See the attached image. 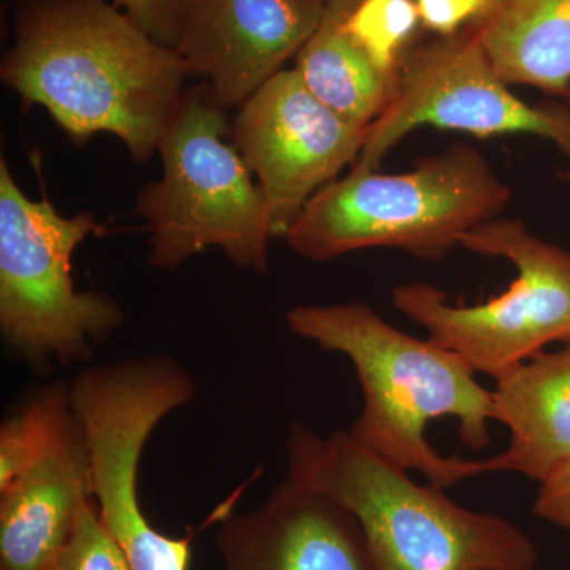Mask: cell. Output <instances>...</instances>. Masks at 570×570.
<instances>
[{"label":"cell","mask_w":570,"mask_h":570,"mask_svg":"<svg viewBox=\"0 0 570 570\" xmlns=\"http://www.w3.org/2000/svg\"><path fill=\"white\" fill-rule=\"evenodd\" d=\"M189 77L174 48L153 40L108 0H18L0 80L40 105L82 145L111 134L149 164Z\"/></svg>","instance_id":"obj_1"},{"label":"cell","mask_w":570,"mask_h":570,"mask_svg":"<svg viewBox=\"0 0 570 570\" xmlns=\"http://www.w3.org/2000/svg\"><path fill=\"white\" fill-rule=\"evenodd\" d=\"M285 324L294 335L351 360L363 407L348 434L362 448L444 490L498 472L493 456L448 459L428 442V423L453 417L466 448L490 444L489 423L497 422L493 392L475 381L455 352L401 332L360 302L298 305L285 314Z\"/></svg>","instance_id":"obj_2"},{"label":"cell","mask_w":570,"mask_h":570,"mask_svg":"<svg viewBox=\"0 0 570 570\" xmlns=\"http://www.w3.org/2000/svg\"><path fill=\"white\" fill-rule=\"evenodd\" d=\"M287 478L313 487L354 517L370 570H535L534 542L513 521L456 504L444 489L362 448L346 430L321 436L294 423Z\"/></svg>","instance_id":"obj_3"},{"label":"cell","mask_w":570,"mask_h":570,"mask_svg":"<svg viewBox=\"0 0 570 570\" xmlns=\"http://www.w3.org/2000/svg\"><path fill=\"white\" fill-rule=\"evenodd\" d=\"M512 195L478 148L453 142L404 174L355 164L313 195L284 239L313 262L373 247L439 262L472 228L498 219Z\"/></svg>","instance_id":"obj_4"},{"label":"cell","mask_w":570,"mask_h":570,"mask_svg":"<svg viewBox=\"0 0 570 570\" xmlns=\"http://www.w3.org/2000/svg\"><path fill=\"white\" fill-rule=\"evenodd\" d=\"M230 135L223 105L206 85L186 89L159 149L164 175L146 184L135 214L149 234V265L181 268L219 247L235 268L265 275L272 216L261 184Z\"/></svg>","instance_id":"obj_5"},{"label":"cell","mask_w":570,"mask_h":570,"mask_svg":"<svg viewBox=\"0 0 570 570\" xmlns=\"http://www.w3.org/2000/svg\"><path fill=\"white\" fill-rule=\"evenodd\" d=\"M92 213L62 216L47 197L32 200L0 160V333L33 370L94 356L126 322L111 295L78 291L75 249L96 234Z\"/></svg>","instance_id":"obj_6"},{"label":"cell","mask_w":570,"mask_h":570,"mask_svg":"<svg viewBox=\"0 0 570 570\" xmlns=\"http://www.w3.org/2000/svg\"><path fill=\"white\" fill-rule=\"evenodd\" d=\"M69 393L91 452L94 502L130 570H189L194 534L171 538L149 523L138 468L156 426L194 400L193 376L171 356L141 355L86 367Z\"/></svg>","instance_id":"obj_7"},{"label":"cell","mask_w":570,"mask_h":570,"mask_svg":"<svg viewBox=\"0 0 570 570\" xmlns=\"http://www.w3.org/2000/svg\"><path fill=\"white\" fill-rule=\"evenodd\" d=\"M461 247L505 258L517 276L504 294L472 306L453 305L433 284L397 285L393 307L423 326L428 340L494 381L570 340V250L531 234L521 219L502 217L472 228Z\"/></svg>","instance_id":"obj_8"},{"label":"cell","mask_w":570,"mask_h":570,"mask_svg":"<svg viewBox=\"0 0 570 570\" xmlns=\"http://www.w3.org/2000/svg\"><path fill=\"white\" fill-rule=\"evenodd\" d=\"M420 127L480 138L534 135L557 146L568 163L562 178L570 183L568 105L561 100L523 102L466 29L411 45L404 52L392 97L367 129L355 164L377 168L397 142Z\"/></svg>","instance_id":"obj_9"},{"label":"cell","mask_w":570,"mask_h":570,"mask_svg":"<svg viewBox=\"0 0 570 570\" xmlns=\"http://www.w3.org/2000/svg\"><path fill=\"white\" fill-rule=\"evenodd\" d=\"M367 129L322 104L294 69L239 107L232 142L264 189L273 238H284L313 195L358 160Z\"/></svg>","instance_id":"obj_10"},{"label":"cell","mask_w":570,"mask_h":570,"mask_svg":"<svg viewBox=\"0 0 570 570\" xmlns=\"http://www.w3.org/2000/svg\"><path fill=\"white\" fill-rule=\"evenodd\" d=\"M325 0H190L175 48L224 108L242 107L316 32Z\"/></svg>","instance_id":"obj_11"},{"label":"cell","mask_w":570,"mask_h":570,"mask_svg":"<svg viewBox=\"0 0 570 570\" xmlns=\"http://www.w3.org/2000/svg\"><path fill=\"white\" fill-rule=\"evenodd\" d=\"M216 549L224 570H370L354 517L291 478L258 508L225 513Z\"/></svg>","instance_id":"obj_12"},{"label":"cell","mask_w":570,"mask_h":570,"mask_svg":"<svg viewBox=\"0 0 570 570\" xmlns=\"http://www.w3.org/2000/svg\"><path fill=\"white\" fill-rule=\"evenodd\" d=\"M91 498V452L71 411L39 459L0 487V570L55 569Z\"/></svg>","instance_id":"obj_13"},{"label":"cell","mask_w":570,"mask_h":570,"mask_svg":"<svg viewBox=\"0 0 570 570\" xmlns=\"http://www.w3.org/2000/svg\"><path fill=\"white\" fill-rule=\"evenodd\" d=\"M493 401L510 431L508 449L493 456L497 471L542 483L570 461V340L497 379Z\"/></svg>","instance_id":"obj_14"},{"label":"cell","mask_w":570,"mask_h":570,"mask_svg":"<svg viewBox=\"0 0 570 570\" xmlns=\"http://www.w3.org/2000/svg\"><path fill=\"white\" fill-rule=\"evenodd\" d=\"M466 31L508 85L561 99L570 86V0H483Z\"/></svg>","instance_id":"obj_15"},{"label":"cell","mask_w":570,"mask_h":570,"mask_svg":"<svg viewBox=\"0 0 570 570\" xmlns=\"http://www.w3.org/2000/svg\"><path fill=\"white\" fill-rule=\"evenodd\" d=\"M356 2L325 0L321 24L296 56L294 70L322 104L370 127L387 107L396 80L382 73L347 31Z\"/></svg>","instance_id":"obj_16"},{"label":"cell","mask_w":570,"mask_h":570,"mask_svg":"<svg viewBox=\"0 0 570 570\" xmlns=\"http://www.w3.org/2000/svg\"><path fill=\"white\" fill-rule=\"evenodd\" d=\"M71 417L69 384L47 385L33 393L0 426V487L39 459Z\"/></svg>","instance_id":"obj_17"},{"label":"cell","mask_w":570,"mask_h":570,"mask_svg":"<svg viewBox=\"0 0 570 570\" xmlns=\"http://www.w3.org/2000/svg\"><path fill=\"white\" fill-rule=\"evenodd\" d=\"M419 26L422 22L415 0H358L346 20L356 43L393 80Z\"/></svg>","instance_id":"obj_18"},{"label":"cell","mask_w":570,"mask_h":570,"mask_svg":"<svg viewBox=\"0 0 570 570\" xmlns=\"http://www.w3.org/2000/svg\"><path fill=\"white\" fill-rule=\"evenodd\" d=\"M52 570H130L92 498L78 510L69 542Z\"/></svg>","instance_id":"obj_19"},{"label":"cell","mask_w":570,"mask_h":570,"mask_svg":"<svg viewBox=\"0 0 570 570\" xmlns=\"http://www.w3.org/2000/svg\"><path fill=\"white\" fill-rule=\"evenodd\" d=\"M163 47H178L190 0H112Z\"/></svg>","instance_id":"obj_20"},{"label":"cell","mask_w":570,"mask_h":570,"mask_svg":"<svg viewBox=\"0 0 570 570\" xmlns=\"http://www.w3.org/2000/svg\"><path fill=\"white\" fill-rule=\"evenodd\" d=\"M420 22L436 37H452L478 17L483 0H415Z\"/></svg>","instance_id":"obj_21"},{"label":"cell","mask_w":570,"mask_h":570,"mask_svg":"<svg viewBox=\"0 0 570 570\" xmlns=\"http://www.w3.org/2000/svg\"><path fill=\"white\" fill-rule=\"evenodd\" d=\"M532 512L570 534V461L540 483Z\"/></svg>","instance_id":"obj_22"},{"label":"cell","mask_w":570,"mask_h":570,"mask_svg":"<svg viewBox=\"0 0 570 570\" xmlns=\"http://www.w3.org/2000/svg\"><path fill=\"white\" fill-rule=\"evenodd\" d=\"M561 102H564L570 108V86L566 89V92L561 96Z\"/></svg>","instance_id":"obj_23"}]
</instances>
